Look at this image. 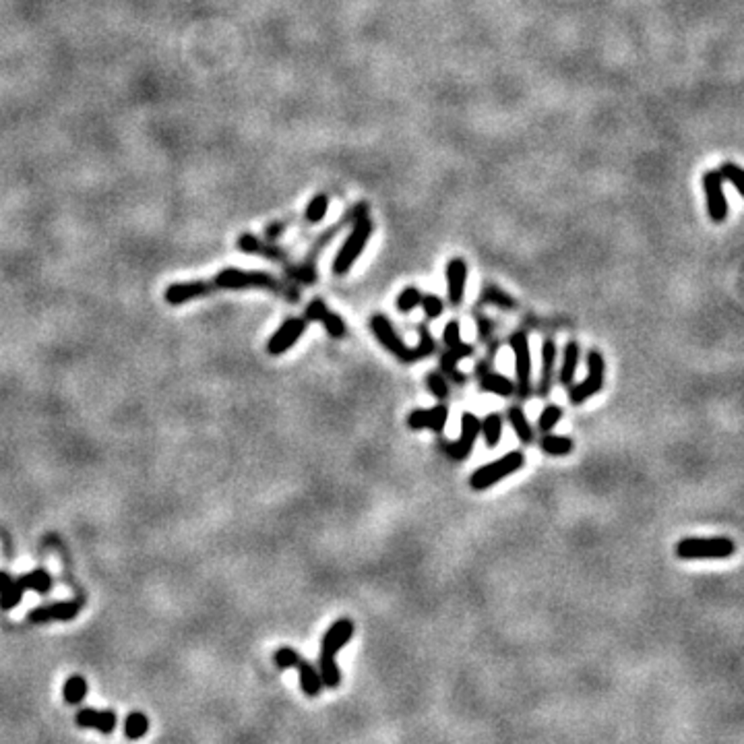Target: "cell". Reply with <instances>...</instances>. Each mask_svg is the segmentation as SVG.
<instances>
[{
	"instance_id": "obj_1",
	"label": "cell",
	"mask_w": 744,
	"mask_h": 744,
	"mask_svg": "<svg viewBox=\"0 0 744 744\" xmlns=\"http://www.w3.org/2000/svg\"><path fill=\"white\" fill-rule=\"evenodd\" d=\"M354 622L350 619H339L333 622L321 643V658H319V674L323 680V687L327 689H337L341 682V672L337 666V654L343 649V645H347L354 637Z\"/></svg>"
},
{
	"instance_id": "obj_2",
	"label": "cell",
	"mask_w": 744,
	"mask_h": 744,
	"mask_svg": "<svg viewBox=\"0 0 744 744\" xmlns=\"http://www.w3.org/2000/svg\"><path fill=\"white\" fill-rule=\"evenodd\" d=\"M676 556L682 560H703V558H730L736 554V542L732 537H684L674 548Z\"/></svg>"
},
{
	"instance_id": "obj_3",
	"label": "cell",
	"mask_w": 744,
	"mask_h": 744,
	"mask_svg": "<svg viewBox=\"0 0 744 744\" xmlns=\"http://www.w3.org/2000/svg\"><path fill=\"white\" fill-rule=\"evenodd\" d=\"M372 230H374V226H372V219L368 217V213L360 215L358 219H354V228H352L350 236L345 238V242L341 244L335 261H333V273L335 275H345L354 267V263L358 261V256L364 252V248L371 240Z\"/></svg>"
},
{
	"instance_id": "obj_4",
	"label": "cell",
	"mask_w": 744,
	"mask_h": 744,
	"mask_svg": "<svg viewBox=\"0 0 744 744\" xmlns=\"http://www.w3.org/2000/svg\"><path fill=\"white\" fill-rule=\"evenodd\" d=\"M525 465V455L521 451H511L504 457L490 461L482 467H478L471 476H469V486L476 492L488 490L490 486L498 484L500 480H504L507 476H513L515 471H519Z\"/></svg>"
},
{
	"instance_id": "obj_5",
	"label": "cell",
	"mask_w": 744,
	"mask_h": 744,
	"mask_svg": "<svg viewBox=\"0 0 744 744\" xmlns=\"http://www.w3.org/2000/svg\"><path fill=\"white\" fill-rule=\"evenodd\" d=\"M213 289H269V291H286V286L263 271H240V269H223L217 273L215 280H211Z\"/></svg>"
},
{
	"instance_id": "obj_6",
	"label": "cell",
	"mask_w": 744,
	"mask_h": 744,
	"mask_svg": "<svg viewBox=\"0 0 744 744\" xmlns=\"http://www.w3.org/2000/svg\"><path fill=\"white\" fill-rule=\"evenodd\" d=\"M275 666L280 670H288V668H296L300 672V687L304 691L306 697L315 699L321 695L323 691V680H321V674L319 670L315 668V663L306 661L294 647H280L275 652Z\"/></svg>"
},
{
	"instance_id": "obj_7",
	"label": "cell",
	"mask_w": 744,
	"mask_h": 744,
	"mask_svg": "<svg viewBox=\"0 0 744 744\" xmlns=\"http://www.w3.org/2000/svg\"><path fill=\"white\" fill-rule=\"evenodd\" d=\"M604 374H606V362L604 356L598 350H591L587 354V376L577 385L571 387L569 391V401L573 406H581L587 399L595 397L604 389Z\"/></svg>"
},
{
	"instance_id": "obj_8",
	"label": "cell",
	"mask_w": 744,
	"mask_h": 744,
	"mask_svg": "<svg viewBox=\"0 0 744 744\" xmlns=\"http://www.w3.org/2000/svg\"><path fill=\"white\" fill-rule=\"evenodd\" d=\"M509 345L515 356V391L519 393L521 399H530L532 395V352H530V339L523 331H515L509 337Z\"/></svg>"
},
{
	"instance_id": "obj_9",
	"label": "cell",
	"mask_w": 744,
	"mask_h": 744,
	"mask_svg": "<svg viewBox=\"0 0 744 744\" xmlns=\"http://www.w3.org/2000/svg\"><path fill=\"white\" fill-rule=\"evenodd\" d=\"M371 331L376 337V341L395 358H399L406 364H412L413 360H420L415 354V347H408L401 337L397 335V331L393 329V325L389 323V319L385 315H372L371 319Z\"/></svg>"
},
{
	"instance_id": "obj_10",
	"label": "cell",
	"mask_w": 744,
	"mask_h": 744,
	"mask_svg": "<svg viewBox=\"0 0 744 744\" xmlns=\"http://www.w3.org/2000/svg\"><path fill=\"white\" fill-rule=\"evenodd\" d=\"M703 191H705V205H707V215L711 221L722 223L728 217V199L724 193V180L719 176V172H705L703 174Z\"/></svg>"
},
{
	"instance_id": "obj_11",
	"label": "cell",
	"mask_w": 744,
	"mask_h": 744,
	"mask_svg": "<svg viewBox=\"0 0 744 744\" xmlns=\"http://www.w3.org/2000/svg\"><path fill=\"white\" fill-rule=\"evenodd\" d=\"M478 434H480V418L476 413L465 412L461 415V434H459V439L453 441V443H443V451L455 461H463L471 453Z\"/></svg>"
},
{
	"instance_id": "obj_12",
	"label": "cell",
	"mask_w": 744,
	"mask_h": 744,
	"mask_svg": "<svg viewBox=\"0 0 744 744\" xmlns=\"http://www.w3.org/2000/svg\"><path fill=\"white\" fill-rule=\"evenodd\" d=\"M304 331H306V321H304V319L291 317L288 321H284V323L280 325V329L275 331V333L271 335V339L267 341V352H269L271 356H282V354H286L289 347L304 335Z\"/></svg>"
},
{
	"instance_id": "obj_13",
	"label": "cell",
	"mask_w": 744,
	"mask_h": 744,
	"mask_svg": "<svg viewBox=\"0 0 744 744\" xmlns=\"http://www.w3.org/2000/svg\"><path fill=\"white\" fill-rule=\"evenodd\" d=\"M449 420V408L439 404L430 410H412L408 413V426L412 430H432V432H443Z\"/></svg>"
},
{
	"instance_id": "obj_14",
	"label": "cell",
	"mask_w": 744,
	"mask_h": 744,
	"mask_svg": "<svg viewBox=\"0 0 744 744\" xmlns=\"http://www.w3.org/2000/svg\"><path fill=\"white\" fill-rule=\"evenodd\" d=\"M81 612V602H56L50 606H40L29 612L27 620L43 624V622H54V620H73Z\"/></svg>"
},
{
	"instance_id": "obj_15",
	"label": "cell",
	"mask_w": 744,
	"mask_h": 744,
	"mask_svg": "<svg viewBox=\"0 0 744 744\" xmlns=\"http://www.w3.org/2000/svg\"><path fill=\"white\" fill-rule=\"evenodd\" d=\"M447 291H449V302L453 306H459L465 298V288H467V263L459 256L451 259L447 263Z\"/></svg>"
},
{
	"instance_id": "obj_16",
	"label": "cell",
	"mask_w": 744,
	"mask_h": 744,
	"mask_svg": "<svg viewBox=\"0 0 744 744\" xmlns=\"http://www.w3.org/2000/svg\"><path fill=\"white\" fill-rule=\"evenodd\" d=\"M211 291H215L211 282H186V284H172L164 291V298L167 304H186L191 300L209 296Z\"/></svg>"
},
{
	"instance_id": "obj_17",
	"label": "cell",
	"mask_w": 744,
	"mask_h": 744,
	"mask_svg": "<svg viewBox=\"0 0 744 744\" xmlns=\"http://www.w3.org/2000/svg\"><path fill=\"white\" fill-rule=\"evenodd\" d=\"M77 726L81 728H91V730H99L102 734H112L116 728V713L106 709V711H97L91 707H85L77 711Z\"/></svg>"
},
{
	"instance_id": "obj_18",
	"label": "cell",
	"mask_w": 744,
	"mask_h": 744,
	"mask_svg": "<svg viewBox=\"0 0 744 744\" xmlns=\"http://www.w3.org/2000/svg\"><path fill=\"white\" fill-rule=\"evenodd\" d=\"M554 364H556V343L552 339H544V343H542V374H539V385H537L539 397H548L552 391Z\"/></svg>"
},
{
	"instance_id": "obj_19",
	"label": "cell",
	"mask_w": 744,
	"mask_h": 744,
	"mask_svg": "<svg viewBox=\"0 0 744 744\" xmlns=\"http://www.w3.org/2000/svg\"><path fill=\"white\" fill-rule=\"evenodd\" d=\"M478 385L482 387V391L495 393L498 397H511L515 393V383L511 378L495 371H488L486 366L478 368Z\"/></svg>"
},
{
	"instance_id": "obj_20",
	"label": "cell",
	"mask_w": 744,
	"mask_h": 744,
	"mask_svg": "<svg viewBox=\"0 0 744 744\" xmlns=\"http://www.w3.org/2000/svg\"><path fill=\"white\" fill-rule=\"evenodd\" d=\"M471 354H474V345L459 341L453 347H447V352H445L443 358H441V368L447 372V376L455 378V383L461 385V383H465V374H461V372L457 371V364H459L461 360L469 358Z\"/></svg>"
},
{
	"instance_id": "obj_21",
	"label": "cell",
	"mask_w": 744,
	"mask_h": 744,
	"mask_svg": "<svg viewBox=\"0 0 744 744\" xmlns=\"http://www.w3.org/2000/svg\"><path fill=\"white\" fill-rule=\"evenodd\" d=\"M238 248L242 252H248V254H261V256H267V259H275V261H284L286 259V252L280 247H273V244H265L261 238L252 236V234H242L238 238Z\"/></svg>"
},
{
	"instance_id": "obj_22",
	"label": "cell",
	"mask_w": 744,
	"mask_h": 744,
	"mask_svg": "<svg viewBox=\"0 0 744 744\" xmlns=\"http://www.w3.org/2000/svg\"><path fill=\"white\" fill-rule=\"evenodd\" d=\"M579 358H581V345L577 341H569L563 352V366L558 372V383L560 385H573L575 374H577Z\"/></svg>"
},
{
	"instance_id": "obj_23",
	"label": "cell",
	"mask_w": 744,
	"mask_h": 744,
	"mask_svg": "<svg viewBox=\"0 0 744 744\" xmlns=\"http://www.w3.org/2000/svg\"><path fill=\"white\" fill-rule=\"evenodd\" d=\"M507 418H509V424H511V428L515 430V434H517V439L523 443V445H530V443H534V428H532V424H530V420H528V415H525V412L519 408V406H513V408H509V412H507Z\"/></svg>"
},
{
	"instance_id": "obj_24",
	"label": "cell",
	"mask_w": 744,
	"mask_h": 744,
	"mask_svg": "<svg viewBox=\"0 0 744 744\" xmlns=\"http://www.w3.org/2000/svg\"><path fill=\"white\" fill-rule=\"evenodd\" d=\"M539 449L546 455L563 457V455H569L575 449V443H573V439H569V436L546 432V434L542 436V441H539Z\"/></svg>"
},
{
	"instance_id": "obj_25",
	"label": "cell",
	"mask_w": 744,
	"mask_h": 744,
	"mask_svg": "<svg viewBox=\"0 0 744 744\" xmlns=\"http://www.w3.org/2000/svg\"><path fill=\"white\" fill-rule=\"evenodd\" d=\"M480 432L484 434L488 449H495L502 439V418L495 412L488 413L484 420H480Z\"/></svg>"
},
{
	"instance_id": "obj_26",
	"label": "cell",
	"mask_w": 744,
	"mask_h": 744,
	"mask_svg": "<svg viewBox=\"0 0 744 744\" xmlns=\"http://www.w3.org/2000/svg\"><path fill=\"white\" fill-rule=\"evenodd\" d=\"M147 730H149V719H147V715L141 713V711H132V713L126 717V722H124V734H126V738H130V740L143 738V736L147 734Z\"/></svg>"
},
{
	"instance_id": "obj_27",
	"label": "cell",
	"mask_w": 744,
	"mask_h": 744,
	"mask_svg": "<svg viewBox=\"0 0 744 744\" xmlns=\"http://www.w3.org/2000/svg\"><path fill=\"white\" fill-rule=\"evenodd\" d=\"M62 695H64V701L67 703L79 705V703L87 697V680H85L83 676H79V674L71 676V678L64 682V687H62Z\"/></svg>"
},
{
	"instance_id": "obj_28",
	"label": "cell",
	"mask_w": 744,
	"mask_h": 744,
	"mask_svg": "<svg viewBox=\"0 0 744 744\" xmlns=\"http://www.w3.org/2000/svg\"><path fill=\"white\" fill-rule=\"evenodd\" d=\"M327 209H329V197L325 193H319V195H315L310 199V203L306 207V213H304V219L308 223H319L327 215Z\"/></svg>"
},
{
	"instance_id": "obj_29",
	"label": "cell",
	"mask_w": 744,
	"mask_h": 744,
	"mask_svg": "<svg viewBox=\"0 0 744 744\" xmlns=\"http://www.w3.org/2000/svg\"><path fill=\"white\" fill-rule=\"evenodd\" d=\"M23 591H25V587H23V583L19 581V579H13L2 591H0V608L2 610H11V608H15L19 602H21V598H23Z\"/></svg>"
},
{
	"instance_id": "obj_30",
	"label": "cell",
	"mask_w": 744,
	"mask_h": 744,
	"mask_svg": "<svg viewBox=\"0 0 744 744\" xmlns=\"http://www.w3.org/2000/svg\"><path fill=\"white\" fill-rule=\"evenodd\" d=\"M19 581L23 583L25 589H34V591H40V593L50 591V587H52V577H50V573L43 571V569H36V571H32V573L19 577Z\"/></svg>"
},
{
	"instance_id": "obj_31",
	"label": "cell",
	"mask_w": 744,
	"mask_h": 744,
	"mask_svg": "<svg viewBox=\"0 0 744 744\" xmlns=\"http://www.w3.org/2000/svg\"><path fill=\"white\" fill-rule=\"evenodd\" d=\"M482 302L492 304V306H498V308H502V310H511V308H515V300H513V296H509L507 291H502V289L496 288V286H486V288H484Z\"/></svg>"
},
{
	"instance_id": "obj_32",
	"label": "cell",
	"mask_w": 744,
	"mask_h": 744,
	"mask_svg": "<svg viewBox=\"0 0 744 744\" xmlns=\"http://www.w3.org/2000/svg\"><path fill=\"white\" fill-rule=\"evenodd\" d=\"M319 323H323V327H325V331H327V335L329 337H333V339H341V337H345V333H347V327H345V321L337 315V312H333V310H325V315L321 317V321Z\"/></svg>"
},
{
	"instance_id": "obj_33",
	"label": "cell",
	"mask_w": 744,
	"mask_h": 744,
	"mask_svg": "<svg viewBox=\"0 0 744 744\" xmlns=\"http://www.w3.org/2000/svg\"><path fill=\"white\" fill-rule=\"evenodd\" d=\"M422 300V291L418 288H406L397 298H395V306L399 312H412L413 308L420 306Z\"/></svg>"
},
{
	"instance_id": "obj_34",
	"label": "cell",
	"mask_w": 744,
	"mask_h": 744,
	"mask_svg": "<svg viewBox=\"0 0 744 744\" xmlns=\"http://www.w3.org/2000/svg\"><path fill=\"white\" fill-rule=\"evenodd\" d=\"M563 410L558 408V406H546L544 410H542V413H539V420H537V428H539V432H550L560 420H563Z\"/></svg>"
},
{
	"instance_id": "obj_35",
	"label": "cell",
	"mask_w": 744,
	"mask_h": 744,
	"mask_svg": "<svg viewBox=\"0 0 744 744\" xmlns=\"http://www.w3.org/2000/svg\"><path fill=\"white\" fill-rule=\"evenodd\" d=\"M426 387H428V391L436 397V399H447L449 397V380L443 376V374H439V372H430V374H426Z\"/></svg>"
},
{
	"instance_id": "obj_36",
	"label": "cell",
	"mask_w": 744,
	"mask_h": 744,
	"mask_svg": "<svg viewBox=\"0 0 744 744\" xmlns=\"http://www.w3.org/2000/svg\"><path fill=\"white\" fill-rule=\"evenodd\" d=\"M420 306H422V310H424V315H426L428 321H436V319L443 315V310H445L443 300H441L439 296H434V294H426V296L422 294Z\"/></svg>"
},
{
	"instance_id": "obj_37",
	"label": "cell",
	"mask_w": 744,
	"mask_h": 744,
	"mask_svg": "<svg viewBox=\"0 0 744 744\" xmlns=\"http://www.w3.org/2000/svg\"><path fill=\"white\" fill-rule=\"evenodd\" d=\"M719 176H722V180L724 182H730L740 195L744 193V186H743V170H740V165L738 164H734V162H726V164H722V170H719Z\"/></svg>"
},
{
	"instance_id": "obj_38",
	"label": "cell",
	"mask_w": 744,
	"mask_h": 744,
	"mask_svg": "<svg viewBox=\"0 0 744 744\" xmlns=\"http://www.w3.org/2000/svg\"><path fill=\"white\" fill-rule=\"evenodd\" d=\"M434 339H432V335H430V331L426 329V327H420V343L415 345V354H418V358H426V356H430L432 352H434Z\"/></svg>"
},
{
	"instance_id": "obj_39",
	"label": "cell",
	"mask_w": 744,
	"mask_h": 744,
	"mask_svg": "<svg viewBox=\"0 0 744 744\" xmlns=\"http://www.w3.org/2000/svg\"><path fill=\"white\" fill-rule=\"evenodd\" d=\"M443 341H445L447 347H453V345H457V343L461 341V327H459L457 321H449V323H447V327L443 331Z\"/></svg>"
},
{
	"instance_id": "obj_40",
	"label": "cell",
	"mask_w": 744,
	"mask_h": 744,
	"mask_svg": "<svg viewBox=\"0 0 744 744\" xmlns=\"http://www.w3.org/2000/svg\"><path fill=\"white\" fill-rule=\"evenodd\" d=\"M325 310H327L325 300L315 298V300L306 306V319H308V321H321V317L325 315Z\"/></svg>"
},
{
	"instance_id": "obj_41",
	"label": "cell",
	"mask_w": 744,
	"mask_h": 744,
	"mask_svg": "<svg viewBox=\"0 0 744 744\" xmlns=\"http://www.w3.org/2000/svg\"><path fill=\"white\" fill-rule=\"evenodd\" d=\"M286 228H288V223H286V221H284V223H282V221H280V223H273V226H269V228H267V236H269V238H277L280 234H284V230H286Z\"/></svg>"
},
{
	"instance_id": "obj_42",
	"label": "cell",
	"mask_w": 744,
	"mask_h": 744,
	"mask_svg": "<svg viewBox=\"0 0 744 744\" xmlns=\"http://www.w3.org/2000/svg\"><path fill=\"white\" fill-rule=\"evenodd\" d=\"M11 581H13V577H11L8 573L0 571V591H2V589H4V587H6V585L11 583Z\"/></svg>"
}]
</instances>
